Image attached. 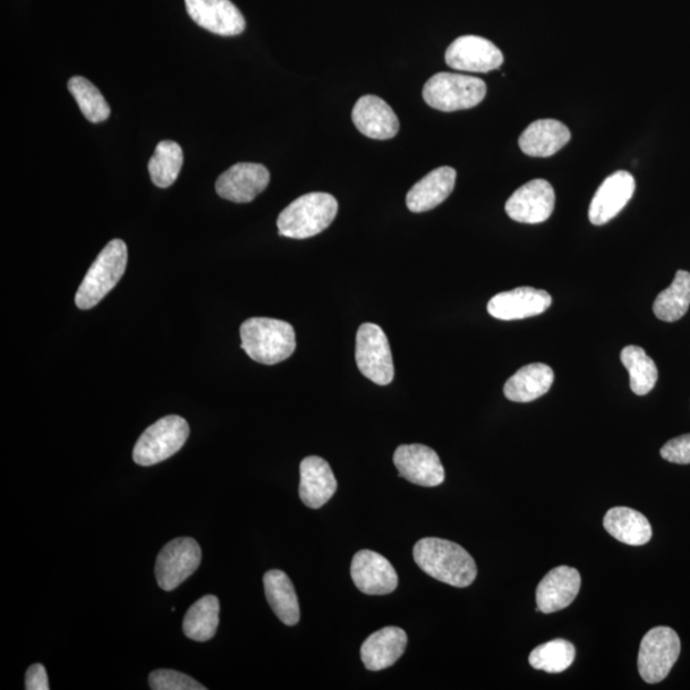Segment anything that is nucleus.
Returning <instances> with one entry per match:
<instances>
[{
    "instance_id": "nucleus-9",
    "label": "nucleus",
    "mask_w": 690,
    "mask_h": 690,
    "mask_svg": "<svg viewBox=\"0 0 690 690\" xmlns=\"http://www.w3.org/2000/svg\"><path fill=\"white\" fill-rule=\"evenodd\" d=\"M200 544L189 537L176 539L159 552L156 567L161 590L173 591L190 578L201 564Z\"/></svg>"
},
{
    "instance_id": "nucleus-18",
    "label": "nucleus",
    "mask_w": 690,
    "mask_h": 690,
    "mask_svg": "<svg viewBox=\"0 0 690 690\" xmlns=\"http://www.w3.org/2000/svg\"><path fill=\"white\" fill-rule=\"evenodd\" d=\"M581 584L582 578L576 568L561 566L550 570L537 587V611L552 613L568 608L576 600Z\"/></svg>"
},
{
    "instance_id": "nucleus-4",
    "label": "nucleus",
    "mask_w": 690,
    "mask_h": 690,
    "mask_svg": "<svg viewBox=\"0 0 690 690\" xmlns=\"http://www.w3.org/2000/svg\"><path fill=\"white\" fill-rule=\"evenodd\" d=\"M127 260L126 243L122 240L110 241L84 276L76 293L77 307L81 310H90L99 304L123 277Z\"/></svg>"
},
{
    "instance_id": "nucleus-12",
    "label": "nucleus",
    "mask_w": 690,
    "mask_h": 690,
    "mask_svg": "<svg viewBox=\"0 0 690 690\" xmlns=\"http://www.w3.org/2000/svg\"><path fill=\"white\" fill-rule=\"evenodd\" d=\"M394 464L400 477L423 488H437L446 480L437 451L426 446H400L394 453Z\"/></svg>"
},
{
    "instance_id": "nucleus-22",
    "label": "nucleus",
    "mask_w": 690,
    "mask_h": 690,
    "mask_svg": "<svg viewBox=\"0 0 690 690\" xmlns=\"http://www.w3.org/2000/svg\"><path fill=\"white\" fill-rule=\"evenodd\" d=\"M569 128L556 119H540L528 126L519 138V147L528 157L549 158L570 141Z\"/></svg>"
},
{
    "instance_id": "nucleus-33",
    "label": "nucleus",
    "mask_w": 690,
    "mask_h": 690,
    "mask_svg": "<svg viewBox=\"0 0 690 690\" xmlns=\"http://www.w3.org/2000/svg\"><path fill=\"white\" fill-rule=\"evenodd\" d=\"M150 688L153 690H204L199 681L174 670L161 669L151 672L149 677Z\"/></svg>"
},
{
    "instance_id": "nucleus-26",
    "label": "nucleus",
    "mask_w": 690,
    "mask_h": 690,
    "mask_svg": "<svg viewBox=\"0 0 690 690\" xmlns=\"http://www.w3.org/2000/svg\"><path fill=\"white\" fill-rule=\"evenodd\" d=\"M263 587L270 608L281 623L288 627L296 626L300 621L301 610L291 578L281 570H269L263 576Z\"/></svg>"
},
{
    "instance_id": "nucleus-24",
    "label": "nucleus",
    "mask_w": 690,
    "mask_h": 690,
    "mask_svg": "<svg viewBox=\"0 0 690 690\" xmlns=\"http://www.w3.org/2000/svg\"><path fill=\"white\" fill-rule=\"evenodd\" d=\"M553 371L544 363L524 366L511 377L504 387V396L517 403H530L547 394L552 387Z\"/></svg>"
},
{
    "instance_id": "nucleus-29",
    "label": "nucleus",
    "mask_w": 690,
    "mask_h": 690,
    "mask_svg": "<svg viewBox=\"0 0 690 690\" xmlns=\"http://www.w3.org/2000/svg\"><path fill=\"white\" fill-rule=\"evenodd\" d=\"M620 360L629 372L630 389L643 397L650 393L658 382L659 370L652 358L641 347L628 346L621 351Z\"/></svg>"
},
{
    "instance_id": "nucleus-28",
    "label": "nucleus",
    "mask_w": 690,
    "mask_h": 690,
    "mask_svg": "<svg viewBox=\"0 0 690 690\" xmlns=\"http://www.w3.org/2000/svg\"><path fill=\"white\" fill-rule=\"evenodd\" d=\"M690 306V272L678 270L672 284L662 291L653 303L656 318L676 322L684 317Z\"/></svg>"
},
{
    "instance_id": "nucleus-3",
    "label": "nucleus",
    "mask_w": 690,
    "mask_h": 690,
    "mask_svg": "<svg viewBox=\"0 0 690 690\" xmlns=\"http://www.w3.org/2000/svg\"><path fill=\"white\" fill-rule=\"evenodd\" d=\"M338 208L337 199L329 193L303 194L280 212L279 234L293 240L318 236L334 221Z\"/></svg>"
},
{
    "instance_id": "nucleus-25",
    "label": "nucleus",
    "mask_w": 690,
    "mask_h": 690,
    "mask_svg": "<svg viewBox=\"0 0 690 690\" xmlns=\"http://www.w3.org/2000/svg\"><path fill=\"white\" fill-rule=\"evenodd\" d=\"M604 530L613 539L630 544V547H642L650 542L652 527L642 513L626 507L612 508L603 518Z\"/></svg>"
},
{
    "instance_id": "nucleus-8",
    "label": "nucleus",
    "mask_w": 690,
    "mask_h": 690,
    "mask_svg": "<svg viewBox=\"0 0 690 690\" xmlns=\"http://www.w3.org/2000/svg\"><path fill=\"white\" fill-rule=\"evenodd\" d=\"M681 651L680 638L674 629L656 627L647 633L638 654L639 676L649 684L667 679Z\"/></svg>"
},
{
    "instance_id": "nucleus-20",
    "label": "nucleus",
    "mask_w": 690,
    "mask_h": 690,
    "mask_svg": "<svg viewBox=\"0 0 690 690\" xmlns=\"http://www.w3.org/2000/svg\"><path fill=\"white\" fill-rule=\"evenodd\" d=\"M300 472V498L306 507L320 509L334 497L338 483L326 459L317 456L304 458Z\"/></svg>"
},
{
    "instance_id": "nucleus-17",
    "label": "nucleus",
    "mask_w": 690,
    "mask_h": 690,
    "mask_svg": "<svg viewBox=\"0 0 690 690\" xmlns=\"http://www.w3.org/2000/svg\"><path fill=\"white\" fill-rule=\"evenodd\" d=\"M636 191L634 177L626 170L609 176L594 193L590 204V221L603 226L616 218L627 207Z\"/></svg>"
},
{
    "instance_id": "nucleus-21",
    "label": "nucleus",
    "mask_w": 690,
    "mask_h": 690,
    "mask_svg": "<svg viewBox=\"0 0 690 690\" xmlns=\"http://www.w3.org/2000/svg\"><path fill=\"white\" fill-rule=\"evenodd\" d=\"M408 638L403 629L387 627L372 633L361 647L366 669L380 671L393 667L407 649Z\"/></svg>"
},
{
    "instance_id": "nucleus-5",
    "label": "nucleus",
    "mask_w": 690,
    "mask_h": 690,
    "mask_svg": "<svg viewBox=\"0 0 690 690\" xmlns=\"http://www.w3.org/2000/svg\"><path fill=\"white\" fill-rule=\"evenodd\" d=\"M488 87L477 77L440 72L424 83L422 96L428 104L440 112H457L479 106Z\"/></svg>"
},
{
    "instance_id": "nucleus-32",
    "label": "nucleus",
    "mask_w": 690,
    "mask_h": 690,
    "mask_svg": "<svg viewBox=\"0 0 690 690\" xmlns=\"http://www.w3.org/2000/svg\"><path fill=\"white\" fill-rule=\"evenodd\" d=\"M68 90L79 104L84 118L91 123L107 121L110 116V107L96 84L82 76H74L68 81Z\"/></svg>"
},
{
    "instance_id": "nucleus-35",
    "label": "nucleus",
    "mask_w": 690,
    "mask_h": 690,
    "mask_svg": "<svg viewBox=\"0 0 690 690\" xmlns=\"http://www.w3.org/2000/svg\"><path fill=\"white\" fill-rule=\"evenodd\" d=\"M24 687L28 690H49L47 670L41 663H33L26 672Z\"/></svg>"
},
{
    "instance_id": "nucleus-34",
    "label": "nucleus",
    "mask_w": 690,
    "mask_h": 690,
    "mask_svg": "<svg viewBox=\"0 0 690 690\" xmlns=\"http://www.w3.org/2000/svg\"><path fill=\"white\" fill-rule=\"evenodd\" d=\"M661 457L670 463L690 464V433L668 441L661 449Z\"/></svg>"
},
{
    "instance_id": "nucleus-1",
    "label": "nucleus",
    "mask_w": 690,
    "mask_h": 690,
    "mask_svg": "<svg viewBox=\"0 0 690 690\" xmlns=\"http://www.w3.org/2000/svg\"><path fill=\"white\" fill-rule=\"evenodd\" d=\"M413 558L426 574L449 586L464 588L477 577L474 559L456 542L434 537L422 539L414 544Z\"/></svg>"
},
{
    "instance_id": "nucleus-6",
    "label": "nucleus",
    "mask_w": 690,
    "mask_h": 690,
    "mask_svg": "<svg viewBox=\"0 0 690 690\" xmlns=\"http://www.w3.org/2000/svg\"><path fill=\"white\" fill-rule=\"evenodd\" d=\"M190 426L182 417L167 416L143 431L133 449V460L142 467L164 462L183 448Z\"/></svg>"
},
{
    "instance_id": "nucleus-23",
    "label": "nucleus",
    "mask_w": 690,
    "mask_h": 690,
    "mask_svg": "<svg viewBox=\"0 0 690 690\" xmlns=\"http://www.w3.org/2000/svg\"><path fill=\"white\" fill-rule=\"evenodd\" d=\"M456 169L440 167L417 182L407 194V207L412 212L430 211L444 202L453 192Z\"/></svg>"
},
{
    "instance_id": "nucleus-27",
    "label": "nucleus",
    "mask_w": 690,
    "mask_h": 690,
    "mask_svg": "<svg viewBox=\"0 0 690 690\" xmlns=\"http://www.w3.org/2000/svg\"><path fill=\"white\" fill-rule=\"evenodd\" d=\"M220 603L217 596L208 594L193 603L183 620V633L196 642H208L219 626Z\"/></svg>"
},
{
    "instance_id": "nucleus-31",
    "label": "nucleus",
    "mask_w": 690,
    "mask_h": 690,
    "mask_svg": "<svg viewBox=\"0 0 690 690\" xmlns=\"http://www.w3.org/2000/svg\"><path fill=\"white\" fill-rule=\"evenodd\" d=\"M574 659V646L567 639L559 638L536 647L528 660L536 670L549 672V674H560V672L572 667Z\"/></svg>"
},
{
    "instance_id": "nucleus-14",
    "label": "nucleus",
    "mask_w": 690,
    "mask_h": 690,
    "mask_svg": "<svg viewBox=\"0 0 690 690\" xmlns=\"http://www.w3.org/2000/svg\"><path fill=\"white\" fill-rule=\"evenodd\" d=\"M270 173L267 167L254 163H238L218 178L216 190L221 199L236 203L253 201L267 190Z\"/></svg>"
},
{
    "instance_id": "nucleus-11",
    "label": "nucleus",
    "mask_w": 690,
    "mask_h": 690,
    "mask_svg": "<svg viewBox=\"0 0 690 690\" xmlns=\"http://www.w3.org/2000/svg\"><path fill=\"white\" fill-rule=\"evenodd\" d=\"M556 208V192L544 179H533L510 196L506 211L510 219L524 224L547 221Z\"/></svg>"
},
{
    "instance_id": "nucleus-13",
    "label": "nucleus",
    "mask_w": 690,
    "mask_h": 690,
    "mask_svg": "<svg viewBox=\"0 0 690 690\" xmlns=\"http://www.w3.org/2000/svg\"><path fill=\"white\" fill-rule=\"evenodd\" d=\"M187 13L200 28L220 37H237L246 29L242 12L230 0H184Z\"/></svg>"
},
{
    "instance_id": "nucleus-2",
    "label": "nucleus",
    "mask_w": 690,
    "mask_h": 690,
    "mask_svg": "<svg viewBox=\"0 0 690 690\" xmlns=\"http://www.w3.org/2000/svg\"><path fill=\"white\" fill-rule=\"evenodd\" d=\"M242 349L251 360L262 364H277L288 360L296 351V332L286 321L252 318L241 327Z\"/></svg>"
},
{
    "instance_id": "nucleus-19",
    "label": "nucleus",
    "mask_w": 690,
    "mask_h": 690,
    "mask_svg": "<svg viewBox=\"0 0 690 690\" xmlns=\"http://www.w3.org/2000/svg\"><path fill=\"white\" fill-rule=\"evenodd\" d=\"M352 121L357 130L373 140H390L399 132L394 110L379 97L366 96L356 102Z\"/></svg>"
},
{
    "instance_id": "nucleus-7",
    "label": "nucleus",
    "mask_w": 690,
    "mask_h": 690,
    "mask_svg": "<svg viewBox=\"0 0 690 690\" xmlns=\"http://www.w3.org/2000/svg\"><path fill=\"white\" fill-rule=\"evenodd\" d=\"M356 361L363 377L378 386H389L394 379L393 354L388 337L377 323H362L357 331Z\"/></svg>"
},
{
    "instance_id": "nucleus-16",
    "label": "nucleus",
    "mask_w": 690,
    "mask_h": 690,
    "mask_svg": "<svg viewBox=\"0 0 690 690\" xmlns=\"http://www.w3.org/2000/svg\"><path fill=\"white\" fill-rule=\"evenodd\" d=\"M551 303L552 298L547 291L521 287L493 296L488 303V311L498 320H523L548 311Z\"/></svg>"
},
{
    "instance_id": "nucleus-30",
    "label": "nucleus",
    "mask_w": 690,
    "mask_h": 690,
    "mask_svg": "<svg viewBox=\"0 0 690 690\" xmlns=\"http://www.w3.org/2000/svg\"><path fill=\"white\" fill-rule=\"evenodd\" d=\"M183 166L182 148L174 141L159 142L156 152L149 161V173L153 184L160 189H168L181 173Z\"/></svg>"
},
{
    "instance_id": "nucleus-10",
    "label": "nucleus",
    "mask_w": 690,
    "mask_h": 690,
    "mask_svg": "<svg viewBox=\"0 0 690 690\" xmlns=\"http://www.w3.org/2000/svg\"><path fill=\"white\" fill-rule=\"evenodd\" d=\"M446 62L457 71L488 73L504 63L501 50L488 39L460 37L447 49Z\"/></svg>"
},
{
    "instance_id": "nucleus-15",
    "label": "nucleus",
    "mask_w": 690,
    "mask_h": 690,
    "mask_svg": "<svg viewBox=\"0 0 690 690\" xmlns=\"http://www.w3.org/2000/svg\"><path fill=\"white\" fill-rule=\"evenodd\" d=\"M351 576L358 590L366 594H389L398 587V574L391 562L379 552L370 550L356 553Z\"/></svg>"
}]
</instances>
